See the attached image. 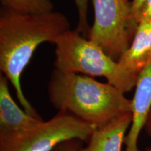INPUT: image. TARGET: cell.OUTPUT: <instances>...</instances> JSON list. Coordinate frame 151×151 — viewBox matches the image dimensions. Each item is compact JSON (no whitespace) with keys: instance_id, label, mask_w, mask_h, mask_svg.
I'll return each instance as SVG.
<instances>
[{"instance_id":"1","label":"cell","mask_w":151,"mask_h":151,"mask_svg":"<svg viewBox=\"0 0 151 151\" xmlns=\"http://www.w3.org/2000/svg\"><path fill=\"white\" fill-rule=\"evenodd\" d=\"M69 30V20L59 12L29 14L7 9L1 11L0 69L14 87L22 109L39 120L43 119L22 91L21 75L39 45L44 42L55 44Z\"/></svg>"},{"instance_id":"2","label":"cell","mask_w":151,"mask_h":151,"mask_svg":"<svg viewBox=\"0 0 151 151\" xmlns=\"http://www.w3.org/2000/svg\"><path fill=\"white\" fill-rule=\"evenodd\" d=\"M52 107L75 116L96 128L132 112V99L109 83L89 76L54 69L48 85Z\"/></svg>"},{"instance_id":"3","label":"cell","mask_w":151,"mask_h":151,"mask_svg":"<svg viewBox=\"0 0 151 151\" xmlns=\"http://www.w3.org/2000/svg\"><path fill=\"white\" fill-rule=\"evenodd\" d=\"M55 69L89 76H103L124 93L137 85L138 75L128 71L90 39L76 30L63 34L55 43Z\"/></svg>"},{"instance_id":"4","label":"cell","mask_w":151,"mask_h":151,"mask_svg":"<svg viewBox=\"0 0 151 151\" xmlns=\"http://www.w3.org/2000/svg\"><path fill=\"white\" fill-rule=\"evenodd\" d=\"M96 128L66 111H58L48 121H41L8 139H0V151H52L63 141H89Z\"/></svg>"},{"instance_id":"5","label":"cell","mask_w":151,"mask_h":151,"mask_svg":"<svg viewBox=\"0 0 151 151\" xmlns=\"http://www.w3.org/2000/svg\"><path fill=\"white\" fill-rule=\"evenodd\" d=\"M94 21L89 39L118 61L129 46L130 32L137 26L132 18V4L128 0H92Z\"/></svg>"},{"instance_id":"6","label":"cell","mask_w":151,"mask_h":151,"mask_svg":"<svg viewBox=\"0 0 151 151\" xmlns=\"http://www.w3.org/2000/svg\"><path fill=\"white\" fill-rule=\"evenodd\" d=\"M151 111V63L138 75L135 92L132 99V121L124 138V151H141L138 141L143 128H146Z\"/></svg>"},{"instance_id":"7","label":"cell","mask_w":151,"mask_h":151,"mask_svg":"<svg viewBox=\"0 0 151 151\" xmlns=\"http://www.w3.org/2000/svg\"><path fill=\"white\" fill-rule=\"evenodd\" d=\"M43 121L20 108L9 89V80L0 75V139H8L24 132Z\"/></svg>"},{"instance_id":"8","label":"cell","mask_w":151,"mask_h":151,"mask_svg":"<svg viewBox=\"0 0 151 151\" xmlns=\"http://www.w3.org/2000/svg\"><path fill=\"white\" fill-rule=\"evenodd\" d=\"M132 121V112L115 119L102 127L97 128L86 146L78 151H121L126 132Z\"/></svg>"},{"instance_id":"9","label":"cell","mask_w":151,"mask_h":151,"mask_svg":"<svg viewBox=\"0 0 151 151\" xmlns=\"http://www.w3.org/2000/svg\"><path fill=\"white\" fill-rule=\"evenodd\" d=\"M118 62L128 71L139 74L151 63V21L137 24L133 40Z\"/></svg>"},{"instance_id":"10","label":"cell","mask_w":151,"mask_h":151,"mask_svg":"<svg viewBox=\"0 0 151 151\" xmlns=\"http://www.w3.org/2000/svg\"><path fill=\"white\" fill-rule=\"evenodd\" d=\"M5 9L22 14H40L53 11L51 0H1Z\"/></svg>"},{"instance_id":"11","label":"cell","mask_w":151,"mask_h":151,"mask_svg":"<svg viewBox=\"0 0 151 151\" xmlns=\"http://www.w3.org/2000/svg\"><path fill=\"white\" fill-rule=\"evenodd\" d=\"M88 1L89 0H74L78 13V24L76 30L83 35L89 36L91 28H90L88 21Z\"/></svg>"},{"instance_id":"12","label":"cell","mask_w":151,"mask_h":151,"mask_svg":"<svg viewBox=\"0 0 151 151\" xmlns=\"http://www.w3.org/2000/svg\"><path fill=\"white\" fill-rule=\"evenodd\" d=\"M84 142L78 139H71L58 144L52 151H78Z\"/></svg>"},{"instance_id":"13","label":"cell","mask_w":151,"mask_h":151,"mask_svg":"<svg viewBox=\"0 0 151 151\" xmlns=\"http://www.w3.org/2000/svg\"><path fill=\"white\" fill-rule=\"evenodd\" d=\"M147 0H133L132 4V18L134 24L137 26L138 17L140 14L141 9Z\"/></svg>"},{"instance_id":"14","label":"cell","mask_w":151,"mask_h":151,"mask_svg":"<svg viewBox=\"0 0 151 151\" xmlns=\"http://www.w3.org/2000/svg\"><path fill=\"white\" fill-rule=\"evenodd\" d=\"M141 21H151V0H147L141 9L137 23Z\"/></svg>"},{"instance_id":"15","label":"cell","mask_w":151,"mask_h":151,"mask_svg":"<svg viewBox=\"0 0 151 151\" xmlns=\"http://www.w3.org/2000/svg\"><path fill=\"white\" fill-rule=\"evenodd\" d=\"M145 129H146L147 135H148V137H151V111L150 112V114H149L148 120V122H147Z\"/></svg>"},{"instance_id":"16","label":"cell","mask_w":151,"mask_h":151,"mask_svg":"<svg viewBox=\"0 0 151 151\" xmlns=\"http://www.w3.org/2000/svg\"><path fill=\"white\" fill-rule=\"evenodd\" d=\"M145 151H151V147H150V148H146V150Z\"/></svg>"}]
</instances>
